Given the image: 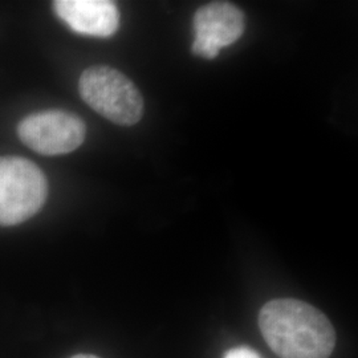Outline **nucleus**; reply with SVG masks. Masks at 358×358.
<instances>
[{"label": "nucleus", "instance_id": "1", "mask_svg": "<svg viewBox=\"0 0 358 358\" xmlns=\"http://www.w3.org/2000/svg\"><path fill=\"white\" fill-rule=\"evenodd\" d=\"M259 328L280 358H328L336 333L327 316L304 301L278 299L259 313Z\"/></svg>", "mask_w": 358, "mask_h": 358}, {"label": "nucleus", "instance_id": "2", "mask_svg": "<svg viewBox=\"0 0 358 358\" xmlns=\"http://www.w3.org/2000/svg\"><path fill=\"white\" fill-rule=\"evenodd\" d=\"M78 92L93 110L117 125H136L143 115L140 90L115 68L97 65L85 69L78 80Z\"/></svg>", "mask_w": 358, "mask_h": 358}, {"label": "nucleus", "instance_id": "3", "mask_svg": "<svg viewBox=\"0 0 358 358\" xmlns=\"http://www.w3.org/2000/svg\"><path fill=\"white\" fill-rule=\"evenodd\" d=\"M48 182L32 161L0 157V226H16L38 214L47 201Z\"/></svg>", "mask_w": 358, "mask_h": 358}, {"label": "nucleus", "instance_id": "4", "mask_svg": "<svg viewBox=\"0 0 358 358\" xmlns=\"http://www.w3.org/2000/svg\"><path fill=\"white\" fill-rule=\"evenodd\" d=\"M19 140L43 155L72 153L83 145L87 127L81 117L59 109L43 110L24 117L17 125Z\"/></svg>", "mask_w": 358, "mask_h": 358}, {"label": "nucleus", "instance_id": "5", "mask_svg": "<svg viewBox=\"0 0 358 358\" xmlns=\"http://www.w3.org/2000/svg\"><path fill=\"white\" fill-rule=\"evenodd\" d=\"M244 27L243 13L230 3L203 6L194 15L192 52L205 59H215L222 48L241 38Z\"/></svg>", "mask_w": 358, "mask_h": 358}, {"label": "nucleus", "instance_id": "6", "mask_svg": "<svg viewBox=\"0 0 358 358\" xmlns=\"http://www.w3.org/2000/svg\"><path fill=\"white\" fill-rule=\"evenodd\" d=\"M53 10L72 31L93 38H109L120 26V11L109 0H56Z\"/></svg>", "mask_w": 358, "mask_h": 358}, {"label": "nucleus", "instance_id": "7", "mask_svg": "<svg viewBox=\"0 0 358 358\" xmlns=\"http://www.w3.org/2000/svg\"><path fill=\"white\" fill-rule=\"evenodd\" d=\"M224 358H262L256 352H254L252 349H250V348H245V346H242V348H234V349H231L229 350L227 353H226V356Z\"/></svg>", "mask_w": 358, "mask_h": 358}, {"label": "nucleus", "instance_id": "8", "mask_svg": "<svg viewBox=\"0 0 358 358\" xmlns=\"http://www.w3.org/2000/svg\"><path fill=\"white\" fill-rule=\"evenodd\" d=\"M71 358H100L97 357V356H93V355H76V356H73V357Z\"/></svg>", "mask_w": 358, "mask_h": 358}]
</instances>
